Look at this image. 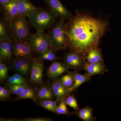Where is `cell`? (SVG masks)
Returning <instances> with one entry per match:
<instances>
[{"instance_id":"3957f363","label":"cell","mask_w":121,"mask_h":121,"mask_svg":"<svg viewBox=\"0 0 121 121\" xmlns=\"http://www.w3.org/2000/svg\"><path fill=\"white\" fill-rule=\"evenodd\" d=\"M52 49L55 52L65 50L67 48V34L65 20H59L47 32Z\"/></svg>"},{"instance_id":"ac0fdd59","label":"cell","mask_w":121,"mask_h":121,"mask_svg":"<svg viewBox=\"0 0 121 121\" xmlns=\"http://www.w3.org/2000/svg\"><path fill=\"white\" fill-rule=\"evenodd\" d=\"M12 40L10 22L1 18L0 20V41Z\"/></svg>"},{"instance_id":"83f0119b","label":"cell","mask_w":121,"mask_h":121,"mask_svg":"<svg viewBox=\"0 0 121 121\" xmlns=\"http://www.w3.org/2000/svg\"><path fill=\"white\" fill-rule=\"evenodd\" d=\"M31 87L28 84H16L9 86L8 88L11 94L18 95L26 88Z\"/></svg>"},{"instance_id":"277c9868","label":"cell","mask_w":121,"mask_h":121,"mask_svg":"<svg viewBox=\"0 0 121 121\" xmlns=\"http://www.w3.org/2000/svg\"><path fill=\"white\" fill-rule=\"evenodd\" d=\"M10 25L13 42L29 40L31 33L30 24L26 17L18 16L10 22Z\"/></svg>"},{"instance_id":"9c48e42d","label":"cell","mask_w":121,"mask_h":121,"mask_svg":"<svg viewBox=\"0 0 121 121\" xmlns=\"http://www.w3.org/2000/svg\"><path fill=\"white\" fill-rule=\"evenodd\" d=\"M13 52L14 57L32 59L35 52L33 50L28 40L13 41Z\"/></svg>"},{"instance_id":"5bb4252c","label":"cell","mask_w":121,"mask_h":121,"mask_svg":"<svg viewBox=\"0 0 121 121\" xmlns=\"http://www.w3.org/2000/svg\"><path fill=\"white\" fill-rule=\"evenodd\" d=\"M19 16L28 17L37 11L39 7L32 4L30 0H17Z\"/></svg>"},{"instance_id":"9a60e30c","label":"cell","mask_w":121,"mask_h":121,"mask_svg":"<svg viewBox=\"0 0 121 121\" xmlns=\"http://www.w3.org/2000/svg\"><path fill=\"white\" fill-rule=\"evenodd\" d=\"M55 98L52 83L48 82L43 84L38 89L36 95L37 101L40 100H53Z\"/></svg>"},{"instance_id":"836d02e7","label":"cell","mask_w":121,"mask_h":121,"mask_svg":"<svg viewBox=\"0 0 121 121\" xmlns=\"http://www.w3.org/2000/svg\"><path fill=\"white\" fill-rule=\"evenodd\" d=\"M11 0H0V4L1 6L7 4Z\"/></svg>"},{"instance_id":"484cf974","label":"cell","mask_w":121,"mask_h":121,"mask_svg":"<svg viewBox=\"0 0 121 121\" xmlns=\"http://www.w3.org/2000/svg\"><path fill=\"white\" fill-rule=\"evenodd\" d=\"M59 79L61 83L64 86L70 89V91L71 89L73 86L74 83L73 72H68L66 74L63 75Z\"/></svg>"},{"instance_id":"f546056e","label":"cell","mask_w":121,"mask_h":121,"mask_svg":"<svg viewBox=\"0 0 121 121\" xmlns=\"http://www.w3.org/2000/svg\"><path fill=\"white\" fill-rule=\"evenodd\" d=\"M71 93H70L66 98L65 102L67 105L73 108L76 111L78 110L79 109L74 95L72 94Z\"/></svg>"},{"instance_id":"1f68e13d","label":"cell","mask_w":121,"mask_h":121,"mask_svg":"<svg viewBox=\"0 0 121 121\" xmlns=\"http://www.w3.org/2000/svg\"><path fill=\"white\" fill-rule=\"evenodd\" d=\"M20 121H51L53 119L51 118L39 117H30L20 119Z\"/></svg>"},{"instance_id":"4fadbf2b","label":"cell","mask_w":121,"mask_h":121,"mask_svg":"<svg viewBox=\"0 0 121 121\" xmlns=\"http://www.w3.org/2000/svg\"><path fill=\"white\" fill-rule=\"evenodd\" d=\"M52 89L55 98L59 104L72 92L70 89L64 86L59 79L54 81L52 83Z\"/></svg>"},{"instance_id":"4dcf8cb0","label":"cell","mask_w":121,"mask_h":121,"mask_svg":"<svg viewBox=\"0 0 121 121\" xmlns=\"http://www.w3.org/2000/svg\"><path fill=\"white\" fill-rule=\"evenodd\" d=\"M11 92L8 87L0 86V101H6L10 99Z\"/></svg>"},{"instance_id":"d6a6232c","label":"cell","mask_w":121,"mask_h":121,"mask_svg":"<svg viewBox=\"0 0 121 121\" xmlns=\"http://www.w3.org/2000/svg\"><path fill=\"white\" fill-rule=\"evenodd\" d=\"M0 121H20V119H15V118H12V119H8V118H0Z\"/></svg>"},{"instance_id":"8992f818","label":"cell","mask_w":121,"mask_h":121,"mask_svg":"<svg viewBox=\"0 0 121 121\" xmlns=\"http://www.w3.org/2000/svg\"><path fill=\"white\" fill-rule=\"evenodd\" d=\"M43 61L37 57H34L32 59L30 78L28 80L30 84L37 86H41L43 84Z\"/></svg>"},{"instance_id":"30bf717a","label":"cell","mask_w":121,"mask_h":121,"mask_svg":"<svg viewBox=\"0 0 121 121\" xmlns=\"http://www.w3.org/2000/svg\"><path fill=\"white\" fill-rule=\"evenodd\" d=\"M69 68L63 62H52L47 69V76L49 80L54 82L59 79L64 73L68 71Z\"/></svg>"},{"instance_id":"52a82bcc","label":"cell","mask_w":121,"mask_h":121,"mask_svg":"<svg viewBox=\"0 0 121 121\" xmlns=\"http://www.w3.org/2000/svg\"><path fill=\"white\" fill-rule=\"evenodd\" d=\"M48 9L57 17L69 21L73 16L65 8L60 0H43Z\"/></svg>"},{"instance_id":"7402d4cb","label":"cell","mask_w":121,"mask_h":121,"mask_svg":"<svg viewBox=\"0 0 121 121\" xmlns=\"http://www.w3.org/2000/svg\"><path fill=\"white\" fill-rule=\"evenodd\" d=\"M27 84V80L26 77L17 72L8 78L6 80V87L8 88L16 84Z\"/></svg>"},{"instance_id":"2e32d148","label":"cell","mask_w":121,"mask_h":121,"mask_svg":"<svg viewBox=\"0 0 121 121\" xmlns=\"http://www.w3.org/2000/svg\"><path fill=\"white\" fill-rule=\"evenodd\" d=\"M84 70L93 76L97 75H102L108 71V69L105 66L103 62L89 64L86 61Z\"/></svg>"},{"instance_id":"6da1fadb","label":"cell","mask_w":121,"mask_h":121,"mask_svg":"<svg viewBox=\"0 0 121 121\" xmlns=\"http://www.w3.org/2000/svg\"><path fill=\"white\" fill-rule=\"evenodd\" d=\"M108 24L107 21L77 13L66 23L69 51L86 56L92 48L97 47L99 40L108 29Z\"/></svg>"},{"instance_id":"44dd1931","label":"cell","mask_w":121,"mask_h":121,"mask_svg":"<svg viewBox=\"0 0 121 121\" xmlns=\"http://www.w3.org/2000/svg\"><path fill=\"white\" fill-rule=\"evenodd\" d=\"M93 108L90 107L86 106L76 111L74 114L83 121H95L96 118L93 117Z\"/></svg>"},{"instance_id":"ffe728a7","label":"cell","mask_w":121,"mask_h":121,"mask_svg":"<svg viewBox=\"0 0 121 121\" xmlns=\"http://www.w3.org/2000/svg\"><path fill=\"white\" fill-rule=\"evenodd\" d=\"M38 89L37 88H32L31 87L26 88L22 93L17 95V97L15 98L13 101L30 99L33 101L36 102L37 101L36 95Z\"/></svg>"},{"instance_id":"7c38bea8","label":"cell","mask_w":121,"mask_h":121,"mask_svg":"<svg viewBox=\"0 0 121 121\" xmlns=\"http://www.w3.org/2000/svg\"><path fill=\"white\" fill-rule=\"evenodd\" d=\"M13 56V41L12 40L0 41V59L9 63Z\"/></svg>"},{"instance_id":"d4e9b609","label":"cell","mask_w":121,"mask_h":121,"mask_svg":"<svg viewBox=\"0 0 121 121\" xmlns=\"http://www.w3.org/2000/svg\"><path fill=\"white\" fill-rule=\"evenodd\" d=\"M10 68L16 72L23 74L26 77L28 76L25 70L16 57H14L8 63Z\"/></svg>"},{"instance_id":"ba28073f","label":"cell","mask_w":121,"mask_h":121,"mask_svg":"<svg viewBox=\"0 0 121 121\" xmlns=\"http://www.w3.org/2000/svg\"><path fill=\"white\" fill-rule=\"evenodd\" d=\"M62 60L69 68L74 70L78 71L84 69L86 60L84 56L78 52L71 51L66 52Z\"/></svg>"},{"instance_id":"f1b7e54d","label":"cell","mask_w":121,"mask_h":121,"mask_svg":"<svg viewBox=\"0 0 121 121\" xmlns=\"http://www.w3.org/2000/svg\"><path fill=\"white\" fill-rule=\"evenodd\" d=\"M4 60L0 59V80L1 82L7 79L8 77V67Z\"/></svg>"},{"instance_id":"4316f807","label":"cell","mask_w":121,"mask_h":121,"mask_svg":"<svg viewBox=\"0 0 121 121\" xmlns=\"http://www.w3.org/2000/svg\"><path fill=\"white\" fill-rule=\"evenodd\" d=\"M65 102V99H63L59 103L56 109V114L57 115H63L69 117L74 114V113L71 112L68 110Z\"/></svg>"},{"instance_id":"5b68a950","label":"cell","mask_w":121,"mask_h":121,"mask_svg":"<svg viewBox=\"0 0 121 121\" xmlns=\"http://www.w3.org/2000/svg\"><path fill=\"white\" fill-rule=\"evenodd\" d=\"M28 41L33 50L37 54L52 49L47 33L44 31H36L35 34H31Z\"/></svg>"},{"instance_id":"e0dca14e","label":"cell","mask_w":121,"mask_h":121,"mask_svg":"<svg viewBox=\"0 0 121 121\" xmlns=\"http://www.w3.org/2000/svg\"><path fill=\"white\" fill-rule=\"evenodd\" d=\"M78 71L74 70L73 72L74 78L73 86L71 89V92L76 91L82 84L89 82L91 79L92 76L87 72L83 74L79 73Z\"/></svg>"},{"instance_id":"603a6c76","label":"cell","mask_w":121,"mask_h":121,"mask_svg":"<svg viewBox=\"0 0 121 121\" xmlns=\"http://www.w3.org/2000/svg\"><path fill=\"white\" fill-rule=\"evenodd\" d=\"M40 106L47 110H48L56 114V109L58 102L57 100H40L36 102Z\"/></svg>"},{"instance_id":"7a4b0ae2","label":"cell","mask_w":121,"mask_h":121,"mask_svg":"<svg viewBox=\"0 0 121 121\" xmlns=\"http://www.w3.org/2000/svg\"><path fill=\"white\" fill-rule=\"evenodd\" d=\"M58 17L48 9L39 8L27 18L31 25L36 31H44L56 24Z\"/></svg>"},{"instance_id":"d6986e66","label":"cell","mask_w":121,"mask_h":121,"mask_svg":"<svg viewBox=\"0 0 121 121\" xmlns=\"http://www.w3.org/2000/svg\"><path fill=\"white\" fill-rule=\"evenodd\" d=\"M84 58L86 60V62L89 64L104 61L101 49L97 47L93 48L90 50L84 56Z\"/></svg>"},{"instance_id":"8fae6325","label":"cell","mask_w":121,"mask_h":121,"mask_svg":"<svg viewBox=\"0 0 121 121\" xmlns=\"http://www.w3.org/2000/svg\"><path fill=\"white\" fill-rule=\"evenodd\" d=\"M1 6L3 19L10 22L19 16L17 0H11L7 4Z\"/></svg>"},{"instance_id":"cb8c5ba5","label":"cell","mask_w":121,"mask_h":121,"mask_svg":"<svg viewBox=\"0 0 121 121\" xmlns=\"http://www.w3.org/2000/svg\"><path fill=\"white\" fill-rule=\"evenodd\" d=\"M37 58L43 61L50 60L52 62L57 61L60 59V57L56 55L55 52L52 49H50L41 54H39Z\"/></svg>"}]
</instances>
